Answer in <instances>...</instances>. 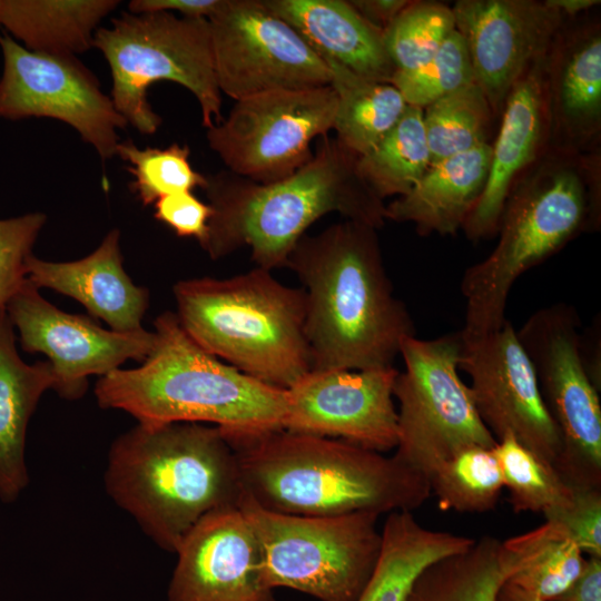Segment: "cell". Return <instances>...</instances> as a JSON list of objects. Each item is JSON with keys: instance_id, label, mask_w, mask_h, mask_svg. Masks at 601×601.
Returning a JSON list of instances; mask_svg holds the SVG:
<instances>
[{"instance_id": "29", "label": "cell", "mask_w": 601, "mask_h": 601, "mask_svg": "<svg viewBox=\"0 0 601 601\" xmlns=\"http://www.w3.org/2000/svg\"><path fill=\"white\" fill-rule=\"evenodd\" d=\"M323 59L337 100L333 127L336 139L363 156L393 129L408 105L393 85L363 78L332 59Z\"/></svg>"}, {"instance_id": "17", "label": "cell", "mask_w": 601, "mask_h": 601, "mask_svg": "<svg viewBox=\"0 0 601 601\" xmlns=\"http://www.w3.org/2000/svg\"><path fill=\"white\" fill-rule=\"evenodd\" d=\"M398 370H311L286 390L283 430L343 440L376 452L397 445L393 387Z\"/></svg>"}, {"instance_id": "13", "label": "cell", "mask_w": 601, "mask_h": 601, "mask_svg": "<svg viewBox=\"0 0 601 601\" xmlns=\"http://www.w3.org/2000/svg\"><path fill=\"white\" fill-rule=\"evenodd\" d=\"M208 21L216 81L234 100L331 85L325 60L263 0H224Z\"/></svg>"}, {"instance_id": "35", "label": "cell", "mask_w": 601, "mask_h": 601, "mask_svg": "<svg viewBox=\"0 0 601 601\" xmlns=\"http://www.w3.org/2000/svg\"><path fill=\"white\" fill-rule=\"evenodd\" d=\"M455 30L452 8L436 1L411 0L384 29L383 41L395 72L430 60Z\"/></svg>"}, {"instance_id": "32", "label": "cell", "mask_w": 601, "mask_h": 601, "mask_svg": "<svg viewBox=\"0 0 601 601\" xmlns=\"http://www.w3.org/2000/svg\"><path fill=\"white\" fill-rule=\"evenodd\" d=\"M494 118L475 82L425 107L423 122L431 164L489 144Z\"/></svg>"}, {"instance_id": "41", "label": "cell", "mask_w": 601, "mask_h": 601, "mask_svg": "<svg viewBox=\"0 0 601 601\" xmlns=\"http://www.w3.org/2000/svg\"><path fill=\"white\" fill-rule=\"evenodd\" d=\"M224 0H131L128 12L142 14L150 12H179L185 18L209 19Z\"/></svg>"}, {"instance_id": "36", "label": "cell", "mask_w": 601, "mask_h": 601, "mask_svg": "<svg viewBox=\"0 0 601 601\" xmlns=\"http://www.w3.org/2000/svg\"><path fill=\"white\" fill-rule=\"evenodd\" d=\"M189 154L187 145L140 149L131 139L120 141L116 149L134 177L131 190L145 206L167 195L205 188L207 178L191 167Z\"/></svg>"}, {"instance_id": "28", "label": "cell", "mask_w": 601, "mask_h": 601, "mask_svg": "<svg viewBox=\"0 0 601 601\" xmlns=\"http://www.w3.org/2000/svg\"><path fill=\"white\" fill-rule=\"evenodd\" d=\"M506 581L543 601H553L580 574L584 554L563 525L540 526L501 542Z\"/></svg>"}, {"instance_id": "8", "label": "cell", "mask_w": 601, "mask_h": 601, "mask_svg": "<svg viewBox=\"0 0 601 601\" xmlns=\"http://www.w3.org/2000/svg\"><path fill=\"white\" fill-rule=\"evenodd\" d=\"M92 48L108 62L115 108L140 134H155L161 124L148 100L149 87L160 80L195 96L206 129L223 120L208 19L122 12L98 28Z\"/></svg>"}, {"instance_id": "37", "label": "cell", "mask_w": 601, "mask_h": 601, "mask_svg": "<svg viewBox=\"0 0 601 601\" xmlns=\"http://www.w3.org/2000/svg\"><path fill=\"white\" fill-rule=\"evenodd\" d=\"M472 82L475 81L470 58L456 30L424 65L411 71L394 72L391 79L406 104L421 109Z\"/></svg>"}, {"instance_id": "26", "label": "cell", "mask_w": 601, "mask_h": 601, "mask_svg": "<svg viewBox=\"0 0 601 601\" xmlns=\"http://www.w3.org/2000/svg\"><path fill=\"white\" fill-rule=\"evenodd\" d=\"M375 569L356 601H406L431 563L469 549L475 539L423 526L410 511L388 513Z\"/></svg>"}, {"instance_id": "16", "label": "cell", "mask_w": 601, "mask_h": 601, "mask_svg": "<svg viewBox=\"0 0 601 601\" xmlns=\"http://www.w3.org/2000/svg\"><path fill=\"white\" fill-rule=\"evenodd\" d=\"M6 311L22 348L48 356L55 375L52 390L66 400L82 397L90 375L105 376L127 359L142 363L155 344L154 332H115L88 316L59 309L29 280Z\"/></svg>"}, {"instance_id": "22", "label": "cell", "mask_w": 601, "mask_h": 601, "mask_svg": "<svg viewBox=\"0 0 601 601\" xmlns=\"http://www.w3.org/2000/svg\"><path fill=\"white\" fill-rule=\"evenodd\" d=\"M120 231L111 229L88 256L73 262H50L30 255L28 280L38 289L50 288L81 303L92 317L115 332L142 328L149 292L136 285L122 265Z\"/></svg>"}, {"instance_id": "38", "label": "cell", "mask_w": 601, "mask_h": 601, "mask_svg": "<svg viewBox=\"0 0 601 601\" xmlns=\"http://www.w3.org/2000/svg\"><path fill=\"white\" fill-rule=\"evenodd\" d=\"M46 220L39 211L0 218V312L28 280L26 262Z\"/></svg>"}, {"instance_id": "11", "label": "cell", "mask_w": 601, "mask_h": 601, "mask_svg": "<svg viewBox=\"0 0 601 601\" xmlns=\"http://www.w3.org/2000/svg\"><path fill=\"white\" fill-rule=\"evenodd\" d=\"M581 319L566 303L535 311L516 331L561 439L554 465L573 489L601 487V404L580 349Z\"/></svg>"}, {"instance_id": "10", "label": "cell", "mask_w": 601, "mask_h": 601, "mask_svg": "<svg viewBox=\"0 0 601 601\" xmlns=\"http://www.w3.org/2000/svg\"><path fill=\"white\" fill-rule=\"evenodd\" d=\"M459 332L432 339L405 337L404 370L393 387L397 401L394 456L430 481L437 466L463 449H492L495 437L481 421L469 385L459 374Z\"/></svg>"}, {"instance_id": "23", "label": "cell", "mask_w": 601, "mask_h": 601, "mask_svg": "<svg viewBox=\"0 0 601 601\" xmlns=\"http://www.w3.org/2000/svg\"><path fill=\"white\" fill-rule=\"evenodd\" d=\"M322 57L354 73L391 83L395 69L383 31L368 23L345 0H263Z\"/></svg>"}, {"instance_id": "43", "label": "cell", "mask_w": 601, "mask_h": 601, "mask_svg": "<svg viewBox=\"0 0 601 601\" xmlns=\"http://www.w3.org/2000/svg\"><path fill=\"white\" fill-rule=\"evenodd\" d=\"M411 0H351L354 9L381 31L408 6Z\"/></svg>"}, {"instance_id": "42", "label": "cell", "mask_w": 601, "mask_h": 601, "mask_svg": "<svg viewBox=\"0 0 601 601\" xmlns=\"http://www.w3.org/2000/svg\"><path fill=\"white\" fill-rule=\"evenodd\" d=\"M553 601H601V558H585L578 578Z\"/></svg>"}, {"instance_id": "1", "label": "cell", "mask_w": 601, "mask_h": 601, "mask_svg": "<svg viewBox=\"0 0 601 601\" xmlns=\"http://www.w3.org/2000/svg\"><path fill=\"white\" fill-rule=\"evenodd\" d=\"M285 267L305 293V335L313 371L394 366L401 343L415 335L395 296L377 229L344 219L304 235Z\"/></svg>"}, {"instance_id": "40", "label": "cell", "mask_w": 601, "mask_h": 601, "mask_svg": "<svg viewBox=\"0 0 601 601\" xmlns=\"http://www.w3.org/2000/svg\"><path fill=\"white\" fill-rule=\"evenodd\" d=\"M211 207L193 191L167 195L155 203V218L170 227L179 237H194L204 242Z\"/></svg>"}, {"instance_id": "7", "label": "cell", "mask_w": 601, "mask_h": 601, "mask_svg": "<svg viewBox=\"0 0 601 601\" xmlns=\"http://www.w3.org/2000/svg\"><path fill=\"white\" fill-rule=\"evenodd\" d=\"M177 318L203 349L265 384L289 388L312 368L305 293L255 267L174 285Z\"/></svg>"}, {"instance_id": "25", "label": "cell", "mask_w": 601, "mask_h": 601, "mask_svg": "<svg viewBox=\"0 0 601 601\" xmlns=\"http://www.w3.org/2000/svg\"><path fill=\"white\" fill-rule=\"evenodd\" d=\"M55 383L47 362L24 363L18 354L13 325L0 312V500L14 502L29 483L24 459L28 423Z\"/></svg>"}, {"instance_id": "19", "label": "cell", "mask_w": 601, "mask_h": 601, "mask_svg": "<svg viewBox=\"0 0 601 601\" xmlns=\"http://www.w3.org/2000/svg\"><path fill=\"white\" fill-rule=\"evenodd\" d=\"M176 554L169 601H276L259 542L239 506L205 516Z\"/></svg>"}, {"instance_id": "45", "label": "cell", "mask_w": 601, "mask_h": 601, "mask_svg": "<svg viewBox=\"0 0 601 601\" xmlns=\"http://www.w3.org/2000/svg\"><path fill=\"white\" fill-rule=\"evenodd\" d=\"M496 601H543V600L505 581L501 585L496 594Z\"/></svg>"}, {"instance_id": "39", "label": "cell", "mask_w": 601, "mask_h": 601, "mask_svg": "<svg viewBox=\"0 0 601 601\" xmlns=\"http://www.w3.org/2000/svg\"><path fill=\"white\" fill-rule=\"evenodd\" d=\"M545 520L563 525L583 554L601 558V487L573 489L570 504Z\"/></svg>"}, {"instance_id": "3", "label": "cell", "mask_w": 601, "mask_h": 601, "mask_svg": "<svg viewBox=\"0 0 601 601\" xmlns=\"http://www.w3.org/2000/svg\"><path fill=\"white\" fill-rule=\"evenodd\" d=\"M226 437L237 455L244 492L268 511L381 515L412 512L431 496L428 479L394 455L343 440L286 430Z\"/></svg>"}, {"instance_id": "21", "label": "cell", "mask_w": 601, "mask_h": 601, "mask_svg": "<svg viewBox=\"0 0 601 601\" xmlns=\"http://www.w3.org/2000/svg\"><path fill=\"white\" fill-rule=\"evenodd\" d=\"M543 58L524 71L504 101L485 186L461 229L472 242L496 235L513 185L550 149Z\"/></svg>"}, {"instance_id": "15", "label": "cell", "mask_w": 601, "mask_h": 601, "mask_svg": "<svg viewBox=\"0 0 601 601\" xmlns=\"http://www.w3.org/2000/svg\"><path fill=\"white\" fill-rule=\"evenodd\" d=\"M459 368L470 377L474 406L495 440L512 435L554 469L560 434L510 321L482 337L462 338Z\"/></svg>"}, {"instance_id": "18", "label": "cell", "mask_w": 601, "mask_h": 601, "mask_svg": "<svg viewBox=\"0 0 601 601\" xmlns=\"http://www.w3.org/2000/svg\"><path fill=\"white\" fill-rule=\"evenodd\" d=\"M451 8L474 81L496 118L516 80L545 55L564 18L546 0H457Z\"/></svg>"}, {"instance_id": "44", "label": "cell", "mask_w": 601, "mask_h": 601, "mask_svg": "<svg viewBox=\"0 0 601 601\" xmlns=\"http://www.w3.org/2000/svg\"><path fill=\"white\" fill-rule=\"evenodd\" d=\"M564 19L577 18L592 11L600 4L599 0H546Z\"/></svg>"}, {"instance_id": "24", "label": "cell", "mask_w": 601, "mask_h": 601, "mask_svg": "<svg viewBox=\"0 0 601 601\" xmlns=\"http://www.w3.org/2000/svg\"><path fill=\"white\" fill-rule=\"evenodd\" d=\"M491 150L482 144L431 164L410 191L385 206V218L410 223L422 236L457 234L485 186Z\"/></svg>"}, {"instance_id": "4", "label": "cell", "mask_w": 601, "mask_h": 601, "mask_svg": "<svg viewBox=\"0 0 601 601\" xmlns=\"http://www.w3.org/2000/svg\"><path fill=\"white\" fill-rule=\"evenodd\" d=\"M105 487L166 552L208 514L239 506L237 455L220 428L201 423L137 424L110 445Z\"/></svg>"}, {"instance_id": "27", "label": "cell", "mask_w": 601, "mask_h": 601, "mask_svg": "<svg viewBox=\"0 0 601 601\" xmlns=\"http://www.w3.org/2000/svg\"><path fill=\"white\" fill-rule=\"evenodd\" d=\"M117 0H0V28L24 48L76 56L92 48Z\"/></svg>"}, {"instance_id": "12", "label": "cell", "mask_w": 601, "mask_h": 601, "mask_svg": "<svg viewBox=\"0 0 601 601\" xmlns=\"http://www.w3.org/2000/svg\"><path fill=\"white\" fill-rule=\"evenodd\" d=\"M336 106L331 86L257 95L236 101L207 141L229 171L274 183L311 160V142L333 129Z\"/></svg>"}, {"instance_id": "6", "label": "cell", "mask_w": 601, "mask_h": 601, "mask_svg": "<svg viewBox=\"0 0 601 601\" xmlns=\"http://www.w3.org/2000/svg\"><path fill=\"white\" fill-rule=\"evenodd\" d=\"M155 344L139 367L101 376V408L121 410L139 424H211L228 437L283 430L286 390L257 381L197 345L177 315L154 322Z\"/></svg>"}, {"instance_id": "9", "label": "cell", "mask_w": 601, "mask_h": 601, "mask_svg": "<svg viewBox=\"0 0 601 601\" xmlns=\"http://www.w3.org/2000/svg\"><path fill=\"white\" fill-rule=\"evenodd\" d=\"M239 508L259 542L272 589L288 588L321 601H356L378 560V514L304 516L268 511L245 492Z\"/></svg>"}, {"instance_id": "33", "label": "cell", "mask_w": 601, "mask_h": 601, "mask_svg": "<svg viewBox=\"0 0 601 601\" xmlns=\"http://www.w3.org/2000/svg\"><path fill=\"white\" fill-rule=\"evenodd\" d=\"M430 486L441 510L470 513L494 509L504 487L493 447L482 446L463 449L441 463Z\"/></svg>"}, {"instance_id": "14", "label": "cell", "mask_w": 601, "mask_h": 601, "mask_svg": "<svg viewBox=\"0 0 601 601\" xmlns=\"http://www.w3.org/2000/svg\"><path fill=\"white\" fill-rule=\"evenodd\" d=\"M0 118H51L69 125L101 161L116 156L127 121L76 56L31 51L0 32Z\"/></svg>"}, {"instance_id": "5", "label": "cell", "mask_w": 601, "mask_h": 601, "mask_svg": "<svg viewBox=\"0 0 601 601\" xmlns=\"http://www.w3.org/2000/svg\"><path fill=\"white\" fill-rule=\"evenodd\" d=\"M600 225L601 151L549 149L513 185L493 250L462 276L466 305L461 337L474 339L501 328L520 276Z\"/></svg>"}, {"instance_id": "2", "label": "cell", "mask_w": 601, "mask_h": 601, "mask_svg": "<svg viewBox=\"0 0 601 601\" xmlns=\"http://www.w3.org/2000/svg\"><path fill=\"white\" fill-rule=\"evenodd\" d=\"M357 159L326 136L308 162L280 180L259 184L229 170L206 176L213 215L200 247L215 260L249 248L256 267L273 270L285 267L309 226L327 214L382 228L386 205L361 177Z\"/></svg>"}, {"instance_id": "31", "label": "cell", "mask_w": 601, "mask_h": 601, "mask_svg": "<svg viewBox=\"0 0 601 601\" xmlns=\"http://www.w3.org/2000/svg\"><path fill=\"white\" fill-rule=\"evenodd\" d=\"M430 165L423 109L410 105L393 129L357 159L361 177L382 200L405 195Z\"/></svg>"}, {"instance_id": "20", "label": "cell", "mask_w": 601, "mask_h": 601, "mask_svg": "<svg viewBox=\"0 0 601 601\" xmlns=\"http://www.w3.org/2000/svg\"><path fill=\"white\" fill-rule=\"evenodd\" d=\"M550 149L601 150V20L564 19L543 58Z\"/></svg>"}, {"instance_id": "30", "label": "cell", "mask_w": 601, "mask_h": 601, "mask_svg": "<svg viewBox=\"0 0 601 601\" xmlns=\"http://www.w3.org/2000/svg\"><path fill=\"white\" fill-rule=\"evenodd\" d=\"M500 545L501 541L485 535L469 549L431 563L406 601H496L506 581Z\"/></svg>"}, {"instance_id": "34", "label": "cell", "mask_w": 601, "mask_h": 601, "mask_svg": "<svg viewBox=\"0 0 601 601\" xmlns=\"http://www.w3.org/2000/svg\"><path fill=\"white\" fill-rule=\"evenodd\" d=\"M493 452L515 513L540 512L545 518L570 504L573 489L512 435L497 440Z\"/></svg>"}]
</instances>
